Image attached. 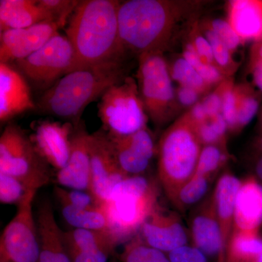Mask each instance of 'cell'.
<instances>
[{
  "instance_id": "cell-1",
  "label": "cell",
  "mask_w": 262,
  "mask_h": 262,
  "mask_svg": "<svg viewBox=\"0 0 262 262\" xmlns=\"http://www.w3.org/2000/svg\"><path fill=\"white\" fill-rule=\"evenodd\" d=\"M116 0H84L74 11L67 29L73 48L70 72L106 62L124 61L119 39L118 10Z\"/></svg>"
},
{
  "instance_id": "cell-2",
  "label": "cell",
  "mask_w": 262,
  "mask_h": 262,
  "mask_svg": "<svg viewBox=\"0 0 262 262\" xmlns=\"http://www.w3.org/2000/svg\"><path fill=\"white\" fill-rule=\"evenodd\" d=\"M125 78L123 61L106 62L74 71L63 76L43 94L38 108L78 126L88 105Z\"/></svg>"
},
{
  "instance_id": "cell-3",
  "label": "cell",
  "mask_w": 262,
  "mask_h": 262,
  "mask_svg": "<svg viewBox=\"0 0 262 262\" xmlns=\"http://www.w3.org/2000/svg\"><path fill=\"white\" fill-rule=\"evenodd\" d=\"M177 3L162 0H130L118 10L119 39L122 51L139 55L160 52L166 46L180 16Z\"/></svg>"
},
{
  "instance_id": "cell-4",
  "label": "cell",
  "mask_w": 262,
  "mask_h": 262,
  "mask_svg": "<svg viewBox=\"0 0 262 262\" xmlns=\"http://www.w3.org/2000/svg\"><path fill=\"white\" fill-rule=\"evenodd\" d=\"M156 182L143 176L127 177L113 188L101 207L108 221V231L117 246L137 235L141 226L159 203Z\"/></svg>"
},
{
  "instance_id": "cell-5",
  "label": "cell",
  "mask_w": 262,
  "mask_h": 262,
  "mask_svg": "<svg viewBox=\"0 0 262 262\" xmlns=\"http://www.w3.org/2000/svg\"><path fill=\"white\" fill-rule=\"evenodd\" d=\"M201 146L187 117L175 122L161 136L158 144V180L171 203L179 189L195 173Z\"/></svg>"
},
{
  "instance_id": "cell-6",
  "label": "cell",
  "mask_w": 262,
  "mask_h": 262,
  "mask_svg": "<svg viewBox=\"0 0 262 262\" xmlns=\"http://www.w3.org/2000/svg\"><path fill=\"white\" fill-rule=\"evenodd\" d=\"M0 172L13 176L32 190L53 179L51 167L38 154L30 136L15 124L5 127L0 138Z\"/></svg>"
},
{
  "instance_id": "cell-7",
  "label": "cell",
  "mask_w": 262,
  "mask_h": 262,
  "mask_svg": "<svg viewBox=\"0 0 262 262\" xmlns=\"http://www.w3.org/2000/svg\"><path fill=\"white\" fill-rule=\"evenodd\" d=\"M98 116L111 135H130L146 127L147 114L134 78L125 77L103 94Z\"/></svg>"
},
{
  "instance_id": "cell-8",
  "label": "cell",
  "mask_w": 262,
  "mask_h": 262,
  "mask_svg": "<svg viewBox=\"0 0 262 262\" xmlns=\"http://www.w3.org/2000/svg\"><path fill=\"white\" fill-rule=\"evenodd\" d=\"M138 79L146 114L155 125L162 126L171 117L175 98L170 71L162 53L139 56Z\"/></svg>"
},
{
  "instance_id": "cell-9",
  "label": "cell",
  "mask_w": 262,
  "mask_h": 262,
  "mask_svg": "<svg viewBox=\"0 0 262 262\" xmlns=\"http://www.w3.org/2000/svg\"><path fill=\"white\" fill-rule=\"evenodd\" d=\"M37 190H29L18 205L16 214L0 238L1 262H39V243L33 202Z\"/></svg>"
},
{
  "instance_id": "cell-10",
  "label": "cell",
  "mask_w": 262,
  "mask_h": 262,
  "mask_svg": "<svg viewBox=\"0 0 262 262\" xmlns=\"http://www.w3.org/2000/svg\"><path fill=\"white\" fill-rule=\"evenodd\" d=\"M73 59L70 40L58 33L39 51L15 63L22 75L34 83L48 87L69 73Z\"/></svg>"
},
{
  "instance_id": "cell-11",
  "label": "cell",
  "mask_w": 262,
  "mask_h": 262,
  "mask_svg": "<svg viewBox=\"0 0 262 262\" xmlns=\"http://www.w3.org/2000/svg\"><path fill=\"white\" fill-rule=\"evenodd\" d=\"M89 155V192L102 205L113 188L129 176L119 166L113 144L106 131L98 130L90 135Z\"/></svg>"
},
{
  "instance_id": "cell-12",
  "label": "cell",
  "mask_w": 262,
  "mask_h": 262,
  "mask_svg": "<svg viewBox=\"0 0 262 262\" xmlns=\"http://www.w3.org/2000/svg\"><path fill=\"white\" fill-rule=\"evenodd\" d=\"M192 246L215 262H225V253L213 192L193 208L189 219Z\"/></svg>"
},
{
  "instance_id": "cell-13",
  "label": "cell",
  "mask_w": 262,
  "mask_h": 262,
  "mask_svg": "<svg viewBox=\"0 0 262 262\" xmlns=\"http://www.w3.org/2000/svg\"><path fill=\"white\" fill-rule=\"evenodd\" d=\"M138 235L147 246L168 254L187 246L189 233L177 213L159 204L141 226Z\"/></svg>"
},
{
  "instance_id": "cell-14",
  "label": "cell",
  "mask_w": 262,
  "mask_h": 262,
  "mask_svg": "<svg viewBox=\"0 0 262 262\" xmlns=\"http://www.w3.org/2000/svg\"><path fill=\"white\" fill-rule=\"evenodd\" d=\"M55 22H42L28 28L9 29L0 34V63L10 64L39 51L57 34Z\"/></svg>"
},
{
  "instance_id": "cell-15",
  "label": "cell",
  "mask_w": 262,
  "mask_h": 262,
  "mask_svg": "<svg viewBox=\"0 0 262 262\" xmlns=\"http://www.w3.org/2000/svg\"><path fill=\"white\" fill-rule=\"evenodd\" d=\"M73 124L49 120L39 122L30 136L38 154L57 171L64 168L71 154Z\"/></svg>"
},
{
  "instance_id": "cell-16",
  "label": "cell",
  "mask_w": 262,
  "mask_h": 262,
  "mask_svg": "<svg viewBox=\"0 0 262 262\" xmlns=\"http://www.w3.org/2000/svg\"><path fill=\"white\" fill-rule=\"evenodd\" d=\"M30 88L24 76L8 63H0V121H9L34 110Z\"/></svg>"
},
{
  "instance_id": "cell-17",
  "label": "cell",
  "mask_w": 262,
  "mask_h": 262,
  "mask_svg": "<svg viewBox=\"0 0 262 262\" xmlns=\"http://www.w3.org/2000/svg\"><path fill=\"white\" fill-rule=\"evenodd\" d=\"M75 127L72 136L71 154L64 168L57 171L58 185L70 189L89 192L91 160L90 134L83 127Z\"/></svg>"
},
{
  "instance_id": "cell-18",
  "label": "cell",
  "mask_w": 262,
  "mask_h": 262,
  "mask_svg": "<svg viewBox=\"0 0 262 262\" xmlns=\"http://www.w3.org/2000/svg\"><path fill=\"white\" fill-rule=\"evenodd\" d=\"M37 222L39 243V262H72L58 227L51 202L45 198L37 207Z\"/></svg>"
},
{
  "instance_id": "cell-19",
  "label": "cell",
  "mask_w": 262,
  "mask_h": 262,
  "mask_svg": "<svg viewBox=\"0 0 262 262\" xmlns=\"http://www.w3.org/2000/svg\"><path fill=\"white\" fill-rule=\"evenodd\" d=\"M261 224L262 184L251 176L241 182L236 196L233 231L258 232Z\"/></svg>"
},
{
  "instance_id": "cell-20",
  "label": "cell",
  "mask_w": 262,
  "mask_h": 262,
  "mask_svg": "<svg viewBox=\"0 0 262 262\" xmlns=\"http://www.w3.org/2000/svg\"><path fill=\"white\" fill-rule=\"evenodd\" d=\"M241 182L233 173L225 172L217 180L213 191L225 256L227 245L233 231L236 196Z\"/></svg>"
},
{
  "instance_id": "cell-21",
  "label": "cell",
  "mask_w": 262,
  "mask_h": 262,
  "mask_svg": "<svg viewBox=\"0 0 262 262\" xmlns=\"http://www.w3.org/2000/svg\"><path fill=\"white\" fill-rule=\"evenodd\" d=\"M42 22H55V20L51 13L38 5V1H0L1 32L9 29L28 28Z\"/></svg>"
},
{
  "instance_id": "cell-22",
  "label": "cell",
  "mask_w": 262,
  "mask_h": 262,
  "mask_svg": "<svg viewBox=\"0 0 262 262\" xmlns=\"http://www.w3.org/2000/svg\"><path fill=\"white\" fill-rule=\"evenodd\" d=\"M229 23L241 40L262 41V1L235 0L229 7Z\"/></svg>"
},
{
  "instance_id": "cell-23",
  "label": "cell",
  "mask_w": 262,
  "mask_h": 262,
  "mask_svg": "<svg viewBox=\"0 0 262 262\" xmlns=\"http://www.w3.org/2000/svg\"><path fill=\"white\" fill-rule=\"evenodd\" d=\"M67 248L83 253L93 252L101 248L114 250L117 245L108 230L75 229L63 232Z\"/></svg>"
},
{
  "instance_id": "cell-24",
  "label": "cell",
  "mask_w": 262,
  "mask_h": 262,
  "mask_svg": "<svg viewBox=\"0 0 262 262\" xmlns=\"http://www.w3.org/2000/svg\"><path fill=\"white\" fill-rule=\"evenodd\" d=\"M108 136L113 144L117 163L122 171L129 177L143 176L149 168L151 160H148L130 146L123 136L111 135L110 134Z\"/></svg>"
},
{
  "instance_id": "cell-25",
  "label": "cell",
  "mask_w": 262,
  "mask_h": 262,
  "mask_svg": "<svg viewBox=\"0 0 262 262\" xmlns=\"http://www.w3.org/2000/svg\"><path fill=\"white\" fill-rule=\"evenodd\" d=\"M61 205V214L67 223L75 229L108 230V221L101 206L76 208Z\"/></svg>"
},
{
  "instance_id": "cell-26",
  "label": "cell",
  "mask_w": 262,
  "mask_h": 262,
  "mask_svg": "<svg viewBox=\"0 0 262 262\" xmlns=\"http://www.w3.org/2000/svg\"><path fill=\"white\" fill-rule=\"evenodd\" d=\"M262 254V238L258 232L233 231L227 245L225 261H235Z\"/></svg>"
},
{
  "instance_id": "cell-27",
  "label": "cell",
  "mask_w": 262,
  "mask_h": 262,
  "mask_svg": "<svg viewBox=\"0 0 262 262\" xmlns=\"http://www.w3.org/2000/svg\"><path fill=\"white\" fill-rule=\"evenodd\" d=\"M212 179L194 174L192 178L179 189L172 204L182 212L198 206L208 196Z\"/></svg>"
},
{
  "instance_id": "cell-28",
  "label": "cell",
  "mask_w": 262,
  "mask_h": 262,
  "mask_svg": "<svg viewBox=\"0 0 262 262\" xmlns=\"http://www.w3.org/2000/svg\"><path fill=\"white\" fill-rule=\"evenodd\" d=\"M122 262H170L166 253L144 244L139 235L127 243L122 254Z\"/></svg>"
},
{
  "instance_id": "cell-29",
  "label": "cell",
  "mask_w": 262,
  "mask_h": 262,
  "mask_svg": "<svg viewBox=\"0 0 262 262\" xmlns=\"http://www.w3.org/2000/svg\"><path fill=\"white\" fill-rule=\"evenodd\" d=\"M228 159L227 153L221 146L207 145L201 150L195 173L214 179Z\"/></svg>"
},
{
  "instance_id": "cell-30",
  "label": "cell",
  "mask_w": 262,
  "mask_h": 262,
  "mask_svg": "<svg viewBox=\"0 0 262 262\" xmlns=\"http://www.w3.org/2000/svg\"><path fill=\"white\" fill-rule=\"evenodd\" d=\"M193 127L201 144L205 146H221L225 141L226 132L228 129L222 114Z\"/></svg>"
},
{
  "instance_id": "cell-31",
  "label": "cell",
  "mask_w": 262,
  "mask_h": 262,
  "mask_svg": "<svg viewBox=\"0 0 262 262\" xmlns=\"http://www.w3.org/2000/svg\"><path fill=\"white\" fill-rule=\"evenodd\" d=\"M170 74L171 78L182 84V86L191 88L199 93L204 91L208 85L192 66L189 64L184 58H179L174 62Z\"/></svg>"
},
{
  "instance_id": "cell-32",
  "label": "cell",
  "mask_w": 262,
  "mask_h": 262,
  "mask_svg": "<svg viewBox=\"0 0 262 262\" xmlns=\"http://www.w3.org/2000/svg\"><path fill=\"white\" fill-rule=\"evenodd\" d=\"M29 190L18 179L0 172V202L3 204L18 205Z\"/></svg>"
},
{
  "instance_id": "cell-33",
  "label": "cell",
  "mask_w": 262,
  "mask_h": 262,
  "mask_svg": "<svg viewBox=\"0 0 262 262\" xmlns=\"http://www.w3.org/2000/svg\"><path fill=\"white\" fill-rule=\"evenodd\" d=\"M54 192L60 204L69 205L76 208H89L101 206L94 195L88 191L76 189L67 190L63 188L56 187Z\"/></svg>"
},
{
  "instance_id": "cell-34",
  "label": "cell",
  "mask_w": 262,
  "mask_h": 262,
  "mask_svg": "<svg viewBox=\"0 0 262 262\" xmlns=\"http://www.w3.org/2000/svg\"><path fill=\"white\" fill-rule=\"evenodd\" d=\"M184 58L192 65L208 84L218 82L222 79L220 71L213 64L207 63L198 56L192 44L188 45L184 52Z\"/></svg>"
},
{
  "instance_id": "cell-35",
  "label": "cell",
  "mask_w": 262,
  "mask_h": 262,
  "mask_svg": "<svg viewBox=\"0 0 262 262\" xmlns=\"http://www.w3.org/2000/svg\"><path fill=\"white\" fill-rule=\"evenodd\" d=\"M259 107V100L256 94L251 90L238 93L237 130H241L248 125Z\"/></svg>"
},
{
  "instance_id": "cell-36",
  "label": "cell",
  "mask_w": 262,
  "mask_h": 262,
  "mask_svg": "<svg viewBox=\"0 0 262 262\" xmlns=\"http://www.w3.org/2000/svg\"><path fill=\"white\" fill-rule=\"evenodd\" d=\"M80 1L72 0H39L38 5L54 18L58 27H64L69 15L74 13Z\"/></svg>"
},
{
  "instance_id": "cell-37",
  "label": "cell",
  "mask_w": 262,
  "mask_h": 262,
  "mask_svg": "<svg viewBox=\"0 0 262 262\" xmlns=\"http://www.w3.org/2000/svg\"><path fill=\"white\" fill-rule=\"evenodd\" d=\"M222 115L225 118L228 128L237 130V108H238V94L232 89L230 84H227L222 89Z\"/></svg>"
},
{
  "instance_id": "cell-38",
  "label": "cell",
  "mask_w": 262,
  "mask_h": 262,
  "mask_svg": "<svg viewBox=\"0 0 262 262\" xmlns=\"http://www.w3.org/2000/svg\"><path fill=\"white\" fill-rule=\"evenodd\" d=\"M211 29L222 39L231 52L235 51L243 42L229 22L222 19L213 20Z\"/></svg>"
},
{
  "instance_id": "cell-39",
  "label": "cell",
  "mask_w": 262,
  "mask_h": 262,
  "mask_svg": "<svg viewBox=\"0 0 262 262\" xmlns=\"http://www.w3.org/2000/svg\"><path fill=\"white\" fill-rule=\"evenodd\" d=\"M206 37L211 44L214 61L222 68L229 67L232 61L229 48L211 29L206 31Z\"/></svg>"
},
{
  "instance_id": "cell-40",
  "label": "cell",
  "mask_w": 262,
  "mask_h": 262,
  "mask_svg": "<svg viewBox=\"0 0 262 262\" xmlns=\"http://www.w3.org/2000/svg\"><path fill=\"white\" fill-rule=\"evenodd\" d=\"M167 255L170 262H209L204 253L189 245L177 248Z\"/></svg>"
},
{
  "instance_id": "cell-41",
  "label": "cell",
  "mask_w": 262,
  "mask_h": 262,
  "mask_svg": "<svg viewBox=\"0 0 262 262\" xmlns=\"http://www.w3.org/2000/svg\"><path fill=\"white\" fill-rule=\"evenodd\" d=\"M192 45L198 56L201 57L203 61L207 63H210V64H213L214 62L213 51H212L211 44L206 37H203V36H196L194 37Z\"/></svg>"
},
{
  "instance_id": "cell-42",
  "label": "cell",
  "mask_w": 262,
  "mask_h": 262,
  "mask_svg": "<svg viewBox=\"0 0 262 262\" xmlns=\"http://www.w3.org/2000/svg\"><path fill=\"white\" fill-rule=\"evenodd\" d=\"M208 118L211 119L222 114V96L220 93H213L208 95L203 103Z\"/></svg>"
},
{
  "instance_id": "cell-43",
  "label": "cell",
  "mask_w": 262,
  "mask_h": 262,
  "mask_svg": "<svg viewBox=\"0 0 262 262\" xmlns=\"http://www.w3.org/2000/svg\"><path fill=\"white\" fill-rule=\"evenodd\" d=\"M178 98L179 102L186 106L195 105V103L198 99V94L199 92L196 90L191 89L189 87H184L182 86L178 91Z\"/></svg>"
},
{
  "instance_id": "cell-44",
  "label": "cell",
  "mask_w": 262,
  "mask_h": 262,
  "mask_svg": "<svg viewBox=\"0 0 262 262\" xmlns=\"http://www.w3.org/2000/svg\"><path fill=\"white\" fill-rule=\"evenodd\" d=\"M187 117L189 121L192 122L193 126H196V125H200V124L203 123L209 120L206 110L202 103H196L195 105H194L191 110L190 115Z\"/></svg>"
},
{
  "instance_id": "cell-45",
  "label": "cell",
  "mask_w": 262,
  "mask_h": 262,
  "mask_svg": "<svg viewBox=\"0 0 262 262\" xmlns=\"http://www.w3.org/2000/svg\"><path fill=\"white\" fill-rule=\"evenodd\" d=\"M251 74L253 84L262 92V61L251 60Z\"/></svg>"
},
{
  "instance_id": "cell-46",
  "label": "cell",
  "mask_w": 262,
  "mask_h": 262,
  "mask_svg": "<svg viewBox=\"0 0 262 262\" xmlns=\"http://www.w3.org/2000/svg\"><path fill=\"white\" fill-rule=\"evenodd\" d=\"M253 169H254L255 177L262 183V155H260L256 160Z\"/></svg>"
},
{
  "instance_id": "cell-47",
  "label": "cell",
  "mask_w": 262,
  "mask_h": 262,
  "mask_svg": "<svg viewBox=\"0 0 262 262\" xmlns=\"http://www.w3.org/2000/svg\"><path fill=\"white\" fill-rule=\"evenodd\" d=\"M252 60L262 61V41L256 42L252 48Z\"/></svg>"
},
{
  "instance_id": "cell-48",
  "label": "cell",
  "mask_w": 262,
  "mask_h": 262,
  "mask_svg": "<svg viewBox=\"0 0 262 262\" xmlns=\"http://www.w3.org/2000/svg\"><path fill=\"white\" fill-rule=\"evenodd\" d=\"M227 262H262V254L257 256V257L247 258V259L244 260H239V261Z\"/></svg>"
},
{
  "instance_id": "cell-49",
  "label": "cell",
  "mask_w": 262,
  "mask_h": 262,
  "mask_svg": "<svg viewBox=\"0 0 262 262\" xmlns=\"http://www.w3.org/2000/svg\"><path fill=\"white\" fill-rule=\"evenodd\" d=\"M255 146H256V149L258 152L262 155V135L256 141Z\"/></svg>"
},
{
  "instance_id": "cell-50",
  "label": "cell",
  "mask_w": 262,
  "mask_h": 262,
  "mask_svg": "<svg viewBox=\"0 0 262 262\" xmlns=\"http://www.w3.org/2000/svg\"><path fill=\"white\" fill-rule=\"evenodd\" d=\"M261 127L262 129V113H261Z\"/></svg>"
}]
</instances>
